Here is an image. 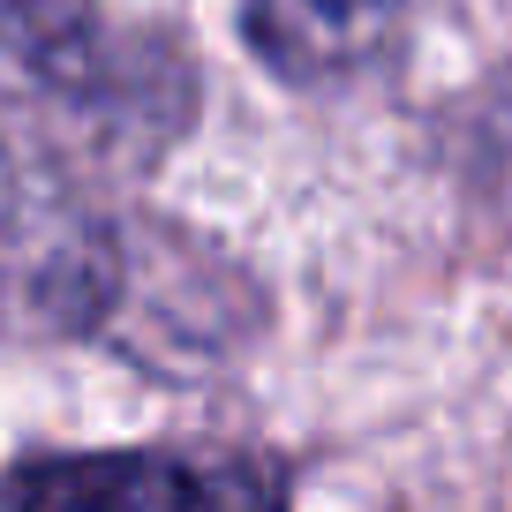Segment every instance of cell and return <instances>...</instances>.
Returning a JSON list of instances; mask_svg holds the SVG:
<instances>
[{
	"label": "cell",
	"instance_id": "1",
	"mask_svg": "<svg viewBox=\"0 0 512 512\" xmlns=\"http://www.w3.org/2000/svg\"><path fill=\"white\" fill-rule=\"evenodd\" d=\"M113 302V241L61 174L0 151V324L76 332Z\"/></svg>",
	"mask_w": 512,
	"mask_h": 512
},
{
	"label": "cell",
	"instance_id": "2",
	"mask_svg": "<svg viewBox=\"0 0 512 512\" xmlns=\"http://www.w3.org/2000/svg\"><path fill=\"white\" fill-rule=\"evenodd\" d=\"M8 512H287L279 482L211 452H91L38 460L8 482Z\"/></svg>",
	"mask_w": 512,
	"mask_h": 512
},
{
	"label": "cell",
	"instance_id": "3",
	"mask_svg": "<svg viewBox=\"0 0 512 512\" xmlns=\"http://www.w3.org/2000/svg\"><path fill=\"white\" fill-rule=\"evenodd\" d=\"M339 8H347V0H339Z\"/></svg>",
	"mask_w": 512,
	"mask_h": 512
}]
</instances>
